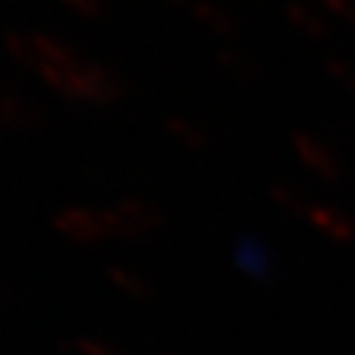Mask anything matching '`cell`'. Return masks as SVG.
<instances>
[{"label":"cell","mask_w":355,"mask_h":355,"mask_svg":"<svg viewBox=\"0 0 355 355\" xmlns=\"http://www.w3.org/2000/svg\"><path fill=\"white\" fill-rule=\"evenodd\" d=\"M269 193H272V199H275L280 207H288V210H300V207H302L300 193H297L294 188H288L286 182H272V185H269Z\"/></svg>","instance_id":"cell-13"},{"label":"cell","mask_w":355,"mask_h":355,"mask_svg":"<svg viewBox=\"0 0 355 355\" xmlns=\"http://www.w3.org/2000/svg\"><path fill=\"white\" fill-rule=\"evenodd\" d=\"M62 3L70 6L78 17H87V20L107 17V3H104V0H62Z\"/></svg>","instance_id":"cell-12"},{"label":"cell","mask_w":355,"mask_h":355,"mask_svg":"<svg viewBox=\"0 0 355 355\" xmlns=\"http://www.w3.org/2000/svg\"><path fill=\"white\" fill-rule=\"evenodd\" d=\"M191 15H193L207 31H213V34H218V37L235 34V20H232V15L224 12L221 6L210 3V0H193V3H191Z\"/></svg>","instance_id":"cell-5"},{"label":"cell","mask_w":355,"mask_h":355,"mask_svg":"<svg viewBox=\"0 0 355 355\" xmlns=\"http://www.w3.org/2000/svg\"><path fill=\"white\" fill-rule=\"evenodd\" d=\"M165 132L188 148H205L207 146V132L202 129V123H196L185 115H168L165 118Z\"/></svg>","instance_id":"cell-7"},{"label":"cell","mask_w":355,"mask_h":355,"mask_svg":"<svg viewBox=\"0 0 355 355\" xmlns=\"http://www.w3.org/2000/svg\"><path fill=\"white\" fill-rule=\"evenodd\" d=\"M286 17L291 20V26H297L302 34L324 42L330 37V26L324 23V17L319 12H313V6H305L300 3V0H291V3H286Z\"/></svg>","instance_id":"cell-4"},{"label":"cell","mask_w":355,"mask_h":355,"mask_svg":"<svg viewBox=\"0 0 355 355\" xmlns=\"http://www.w3.org/2000/svg\"><path fill=\"white\" fill-rule=\"evenodd\" d=\"M45 87L67 101H90V104H115L126 96V81L98 62H76V64H51L40 62L37 67Z\"/></svg>","instance_id":"cell-1"},{"label":"cell","mask_w":355,"mask_h":355,"mask_svg":"<svg viewBox=\"0 0 355 355\" xmlns=\"http://www.w3.org/2000/svg\"><path fill=\"white\" fill-rule=\"evenodd\" d=\"M291 146H294L300 162L305 168H311L316 176H322L324 182H336L338 180V159L319 137H313L308 132H294L291 135Z\"/></svg>","instance_id":"cell-3"},{"label":"cell","mask_w":355,"mask_h":355,"mask_svg":"<svg viewBox=\"0 0 355 355\" xmlns=\"http://www.w3.org/2000/svg\"><path fill=\"white\" fill-rule=\"evenodd\" d=\"M324 70L341 87V90H347V93L355 96V64L349 59H344V56H327L324 59Z\"/></svg>","instance_id":"cell-9"},{"label":"cell","mask_w":355,"mask_h":355,"mask_svg":"<svg viewBox=\"0 0 355 355\" xmlns=\"http://www.w3.org/2000/svg\"><path fill=\"white\" fill-rule=\"evenodd\" d=\"M216 62L232 76V78H241V81H254L260 76V67L254 64V59L241 51V48H232V45H224L216 51Z\"/></svg>","instance_id":"cell-6"},{"label":"cell","mask_w":355,"mask_h":355,"mask_svg":"<svg viewBox=\"0 0 355 355\" xmlns=\"http://www.w3.org/2000/svg\"><path fill=\"white\" fill-rule=\"evenodd\" d=\"M313 213V221L319 224V227H327V230H333V232H338V235H344L347 232V224L333 213V210H324V207H313L311 210Z\"/></svg>","instance_id":"cell-14"},{"label":"cell","mask_w":355,"mask_h":355,"mask_svg":"<svg viewBox=\"0 0 355 355\" xmlns=\"http://www.w3.org/2000/svg\"><path fill=\"white\" fill-rule=\"evenodd\" d=\"M6 51H9V56H12L17 64H23V67H28V70H37V67H40V53H37L31 37H26V34H20V31H9V34H6Z\"/></svg>","instance_id":"cell-8"},{"label":"cell","mask_w":355,"mask_h":355,"mask_svg":"<svg viewBox=\"0 0 355 355\" xmlns=\"http://www.w3.org/2000/svg\"><path fill=\"white\" fill-rule=\"evenodd\" d=\"M311 3H316L327 15L338 17L344 26L355 28V0H311Z\"/></svg>","instance_id":"cell-11"},{"label":"cell","mask_w":355,"mask_h":355,"mask_svg":"<svg viewBox=\"0 0 355 355\" xmlns=\"http://www.w3.org/2000/svg\"><path fill=\"white\" fill-rule=\"evenodd\" d=\"M168 3H173V6H188V9H191V0H168Z\"/></svg>","instance_id":"cell-15"},{"label":"cell","mask_w":355,"mask_h":355,"mask_svg":"<svg viewBox=\"0 0 355 355\" xmlns=\"http://www.w3.org/2000/svg\"><path fill=\"white\" fill-rule=\"evenodd\" d=\"M56 224L62 227V230H67V232H96L98 230V216L96 213H87V210H64L59 218H56Z\"/></svg>","instance_id":"cell-10"},{"label":"cell","mask_w":355,"mask_h":355,"mask_svg":"<svg viewBox=\"0 0 355 355\" xmlns=\"http://www.w3.org/2000/svg\"><path fill=\"white\" fill-rule=\"evenodd\" d=\"M0 123L9 132H31L45 123V110L31 96L6 90L0 101Z\"/></svg>","instance_id":"cell-2"}]
</instances>
